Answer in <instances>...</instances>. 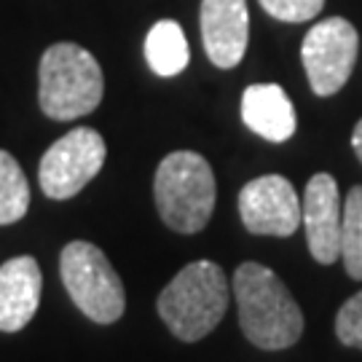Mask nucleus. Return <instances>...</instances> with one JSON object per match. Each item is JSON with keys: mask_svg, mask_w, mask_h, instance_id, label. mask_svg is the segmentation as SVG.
<instances>
[{"mask_svg": "<svg viewBox=\"0 0 362 362\" xmlns=\"http://www.w3.org/2000/svg\"><path fill=\"white\" fill-rule=\"evenodd\" d=\"M233 298L239 306V325L258 349H290L303 333V311L276 274L247 260L233 272Z\"/></svg>", "mask_w": 362, "mask_h": 362, "instance_id": "nucleus-1", "label": "nucleus"}, {"mask_svg": "<svg viewBox=\"0 0 362 362\" xmlns=\"http://www.w3.org/2000/svg\"><path fill=\"white\" fill-rule=\"evenodd\" d=\"M156 309L177 341H202L218 327L228 309V279L218 263L194 260L161 290Z\"/></svg>", "mask_w": 362, "mask_h": 362, "instance_id": "nucleus-2", "label": "nucleus"}, {"mask_svg": "<svg viewBox=\"0 0 362 362\" xmlns=\"http://www.w3.org/2000/svg\"><path fill=\"white\" fill-rule=\"evenodd\" d=\"M105 78L100 62L78 43H54L40 57L38 103L54 121L89 116L103 103Z\"/></svg>", "mask_w": 362, "mask_h": 362, "instance_id": "nucleus-3", "label": "nucleus"}, {"mask_svg": "<svg viewBox=\"0 0 362 362\" xmlns=\"http://www.w3.org/2000/svg\"><path fill=\"white\" fill-rule=\"evenodd\" d=\"M215 175L204 156L175 151L164 156L153 177L156 209L177 233H199L215 212Z\"/></svg>", "mask_w": 362, "mask_h": 362, "instance_id": "nucleus-4", "label": "nucleus"}, {"mask_svg": "<svg viewBox=\"0 0 362 362\" xmlns=\"http://www.w3.org/2000/svg\"><path fill=\"white\" fill-rule=\"evenodd\" d=\"M59 274L67 296L91 322L113 325L124 317L127 290L124 282L105 258V252L91 242H70L59 255Z\"/></svg>", "mask_w": 362, "mask_h": 362, "instance_id": "nucleus-5", "label": "nucleus"}, {"mask_svg": "<svg viewBox=\"0 0 362 362\" xmlns=\"http://www.w3.org/2000/svg\"><path fill=\"white\" fill-rule=\"evenodd\" d=\"M105 156H107V148L100 132L89 127L70 129L40 158V191L57 202L73 199L100 175Z\"/></svg>", "mask_w": 362, "mask_h": 362, "instance_id": "nucleus-6", "label": "nucleus"}, {"mask_svg": "<svg viewBox=\"0 0 362 362\" xmlns=\"http://www.w3.org/2000/svg\"><path fill=\"white\" fill-rule=\"evenodd\" d=\"M360 35L349 19L330 16L311 27L300 46L303 70L317 97H333L346 86L357 62Z\"/></svg>", "mask_w": 362, "mask_h": 362, "instance_id": "nucleus-7", "label": "nucleus"}, {"mask_svg": "<svg viewBox=\"0 0 362 362\" xmlns=\"http://www.w3.org/2000/svg\"><path fill=\"white\" fill-rule=\"evenodd\" d=\"M239 215L250 233L293 236L300 226V199L282 175H263L239 191Z\"/></svg>", "mask_w": 362, "mask_h": 362, "instance_id": "nucleus-8", "label": "nucleus"}, {"mask_svg": "<svg viewBox=\"0 0 362 362\" xmlns=\"http://www.w3.org/2000/svg\"><path fill=\"white\" fill-rule=\"evenodd\" d=\"M341 218L344 204L336 177L327 172L314 175L300 202V223L306 228L309 252L322 266H330L341 258Z\"/></svg>", "mask_w": 362, "mask_h": 362, "instance_id": "nucleus-9", "label": "nucleus"}, {"mask_svg": "<svg viewBox=\"0 0 362 362\" xmlns=\"http://www.w3.org/2000/svg\"><path fill=\"white\" fill-rule=\"evenodd\" d=\"M250 38L247 0H202V40L209 62L231 70L242 62Z\"/></svg>", "mask_w": 362, "mask_h": 362, "instance_id": "nucleus-10", "label": "nucleus"}, {"mask_svg": "<svg viewBox=\"0 0 362 362\" xmlns=\"http://www.w3.org/2000/svg\"><path fill=\"white\" fill-rule=\"evenodd\" d=\"M43 274L33 255L6 260L0 266V330L19 333L40 306Z\"/></svg>", "mask_w": 362, "mask_h": 362, "instance_id": "nucleus-11", "label": "nucleus"}, {"mask_svg": "<svg viewBox=\"0 0 362 362\" xmlns=\"http://www.w3.org/2000/svg\"><path fill=\"white\" fill-rule=\"evenodd\" d=\"M242 121L269 143H287L296 134V107L276 83H252L242 94Z\"/></svg>", "mask_w": 362, "mask_h": 362, "instance_id": "nucleus-12", "label": "nucleus"}, {"mask_svg": "<svg viewBox=\"0 0 362 362\" xmlns=\"http://www.w3.org/2000/svg\"><path fill=\"white\" fill-rule=\"evenodd\" d=\"M145 59H148V67L156 76H180L188 67V59H191V49H188L182 27L172 19L156 22L148 33V38H145Z\"/></svg>", "mask_w": 362, "mask_h": 362, "instance_id": "nucleus-13", "label": "nucleus"}, {"mask_svg": "<svg viewBox=\"0 0 362 362\" xmlns=\"http://www.w3.org/2000/svg\"><path fill=\"white\" fill-rule=\"evenodd\" d=\"M30 207V185L19 161L8 151H0V226L22 220Z\"/></svg>", "mask_w": 362, "mask_h": 362, "instance_id": "nucleus-14", "label": "nucleus"}, {"mask_svg": "<svg viewBox=\"0 0 362 362\" xmlns=\"http://www.w3.org/2000/svg\"><path fill=\"white\" fill-rule=\"evenodd\" d=\"M341 260L351 279H362V185H354L344 202Z\"/></svg>", "mask_w": 362, "mask_h": 362, "instance_id": "nucleus-15", "label": "nucleus"}, {"mask_svg": "<svg viewBox=\"0 0 362 362\" xmlns=\"http://www.w3.org/2000/svg\"><path fill=\"white\" fill-rule=\"evenodd\" d=\"M336 336L344 346L362 349V290L338 309L336 317Z\"/></svg>", "mask_w": 362, "mask_h": 362, "instance_id": "nucleus-16", "label": "nucleus"}, {"mask_svg": "<svg viewBox=\"0 0 362 362\" xmlns=\"http://www.w3.org/2000/svg\"><path fill=\"white\" fill-rule=\"evenodd\" d=\"M258 3L269 16L279 22H290V25L309 22L325 6V0H258Z\"/></svg>", "mask_w": 362, "mask_h": 362, "instance_id": "nucleus-17", "label": "nucleus"}, {"mask_svg": "<svg viewBox=\"0 0 362 362\" xmlns=\"http://www.w3.org/2000/svg\"><path fill=\"white\" fill-rule=\"evenodd\" d=\"M351 148H354V153H357V158H360L362 164V118L357 121L354 132H351Z\"/></svg>", "mask_w": 362, "mask_h": 362, "instance_id": "nucleus-18", "label": "nucleus"}]
</instances>
